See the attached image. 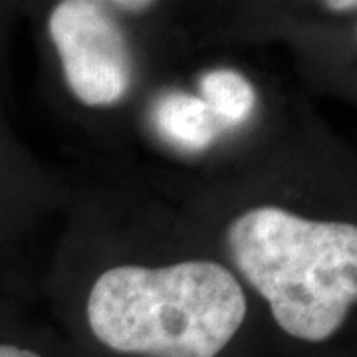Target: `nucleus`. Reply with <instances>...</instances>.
<instances>
[{"label":"nucleus","instance_id":"3","mask_svg":"<svg viewBox=\"0 0 357 357\" xmlns=\"http://www.w3.org/2000/svg\"><path fill=\"white\" fill-rule=\"evenodd\" d=\"M72 93L91 107L121 102L131 88L133 64L121 24L102 2L66 0L48 20Z\"/></svg>","mask_w":357,"mask_h":357},{"label":"nucleus","instance_id":"8","mask_svg":"<svg viewBox=\"0 0 357 357\" xmlns=\"http://www.w3.org/2000/svg\"><path fill=\"white\" fill-rule=\"evenodd\" d=\"M114 8H121V10H129V13H141V10H147L149 6H153V2H112Z\"/></svg>","mask_w":357,"mask_h":357},{"label":"nucleus","instance_id":"6","mask_svg":"<svg viewBox=\"0 0 357 357\" xmlns=\"http://www.w3.org/2000/svg\"><path fill=\"white\" fill-rule=\"evenodd\" d=\"M0 357H42L30 349H22L10 344H0Z\"/></svg>","mask_w":357,"mask_h":357},{"label":"nucleus","instance_id":"1","mask_svg":"<svg viewBox=\"0 0 357 357\" xmlns=\"http://www.w3.org/2000/svg\"><path fill=\"white\" fill-rule=\"evenodd\" d=\"M246 318L236 276L213 260L109 268L88 300L93 335L119 354L217 357Z\"/></svg>","mask_w":357,"mask_h":357},{"label":"nucleus","instance_id":"4","mask_svg":"<svg viewBox=\"0 0 357 357\" xmlns=\"http://www.w3.org/2000/svg\"><path fill=\"white\" fill-rule=\"evenodd\" d=\"M155 126L159 133L189 151L206 149L217 137V121L197 96L185 91L165 93L155 103Z\"/></svg>","mask_w":357,"mask_h":357},{"label":"nucleus","instance_id":"5","mask_svg":"<svg viewBox=\"0 0 357 357\" xmlns=\"http://www.w3.org/2000/svg\"><path fill=\"white\" fill-rule=\"evenodd\" d=\"M201 100L217 123L236 128L255 112L256 91L255 86L234 70H211L201 77Z\"/></svg>","mask_w":357,"mask_h":357},{"label":"nucleus","instance_id":"7","mask_svg":"<svg viewBox=\"0 0 357 357\" xmlns=\"http://www.w3.org/2000/svg\"><path fill=\"white\" fill-rule=\"evenodd\" d=\"M324 6L333 10V13H354L357 8V2H354V0H330V2H324Z\"/></svg>","mask_w":357,"mask_h":357},{"label":"nucleus","instance_id":"2","mask_svg":"<svg viewBox=\"0 0 357 357\" xmlns=\"http://www.w3.org/2000/svg\"><path fill=\"white\" fill-rule=\"evenodd\" d=\"M229 255L282 330L326 342L357 300V229L258 206L227 229Z\"/></svg>","mask_w":357,"mask_h":357}]
</instances>
